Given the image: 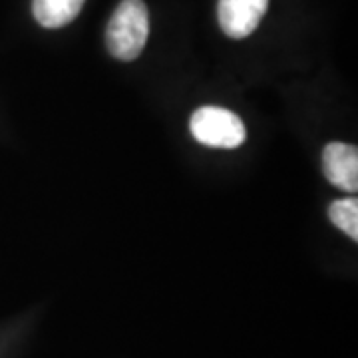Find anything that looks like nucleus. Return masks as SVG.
<instances>
[{
    "label": "nucleus",
    "mask_w": 358,
    "mask_h": 358,
    "mask_svg": "<svg viewBox=\"0 0 358 358\" xmlns=\"http://www.w3.org/2000/svg\"><path fill=\"white\" fill-rule=\"evenodd\" d=\"M150 34L148 6L141 0H122L106 28V44L117 60H136Z\"/></svg>",
    "instance_id": "nucleus-1"
},
{
    "label": "nucleus",
    "mask_w": 358,
    "mask_h": 358,
    "mask_svg": "<svg viewBox=\"0 0 358 358\" xmlns=\"http://www.w3.org/2000/svg\"><path fill=\"white\" fill-rule=\"evenodd\" d=\"M192 136L199 143L217 148V150H233L245 141V126L241 117L225 108L203 106L189 120Z\"/></svg>",
    "instance_id": "nucleus-2"
},
{
    "label": "nucleus",
    "mask_w": 358,
    "mask_h": 358,
    "mask_svg": "<svg viewBox=\"0 0 358 358\" xmlns=\"http://www.w3.org/2000/svg\"><path fill=\"white\" fill-rule=\"evenodd\" d=\"M267 6L268 0H219V26L229 38H245L255 32Z\"/></svg>",
    "instance_id": "nucleus-3"
},
{
    "label": "nucleus",
    "mask_w": 358,
    "mask_h": 358,
    "mask_svg": "<svg viewBox=\"0 0 358 358\" xmlns=\"http://www.w3.org/2000/svg\"><path fill=\"white\" fill-rule=\"evenodd\" d=\"M322 171L338 189L357 193L358 189V150L355 145L333 141L322 152Z\"/></svg>",
    "instance_id": "nucleus-4"
},
{
    "label": "nucleus",
    "mask_w": 358,
    "mask_h": 358,
    "mask_svg": "<svg viewBox=\"0 0 358 358\" xmlns=\"http://www.w3.org/2000/svg\"><path fill=\"white\" fill-rule=\"evenodd\" d=\"M86 0H34L32 13L44 28H62L76 18Z\"/></svg>",
    "instance_id": "nucleus-5"
},
{
    "label": "nucleus",
    "mask_w": 358,
    "mask_h": 358,
    "mask_svg": "<svg viewBox=\"0 0 358 358\" xmlns=\"http://www.w3.org/2000/svg\"><path fill=\"white\" fill-rule=\"evenodd\" d=\"M329 219L352 241H358V201L355 197L333 201L329 207Z\"/></svg>",
    "instance_id": "nucleus-6"
}]
</instances>
